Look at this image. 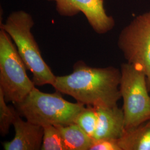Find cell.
Returning a JSON list of instances; mask_svg holds the SVG:
<instances>
[{
  "instance_id": "cell-15",
  "label": "cell",
  "mask_w": 150,
  "mask_h": 150,
  "mask_svg": "<svg viewBox=\"0 0 150 150\" xmlns=\"http://www.w3.org/2000/svg\"><path fill=\"white\" fill-rule=\"evenodd\" d=\"M89 150H121L118 141L115 139H93Z\"/></svg>"
},
{
  "instance_id": "cell-5",
  "label": "cell",
  "mask_w": 150,
  "mask_h": 150,
  "mask_svg": "<svg viewBox=\"0 0 150 150\" xmlns=\"http://www.w3.org/2000/svg\"><path fill=\"white\" fill-rule=\"evenodd\" d=\"M120 90L123 100L125 129H132L150 118V96L145 74L128 62L121 65Z\"/></svg>"
},
{
  "instance_id": "cell-13",
  "label": "cell",
  "mask_w": 150,
  "mask_h": 150,
  "mask_svg": "<svg viewBox=\"0 0 150 150\" xmlns=\"http://www.w3.org/2000/svg\"><path fill=\"white\" fill-rule=\"evenodd\" d=\"M97 121L96 108L92 106H87L79 114L75 123L93 138L96 129Z\"/></svg>"
},
{
  "instance_id": "cell-14",
  "label": "cell",
  "mask_w": 150,
  "mask_h": 150,
  "mask_svg": "<svg viewBox=\"0 0 150 150\" xmlns=\"http://www.w3.org/2000/svg\"><path fill=\"white\" fill-rule=\"evenodd\" d=\"M17 113L16 108L7 105L4 95L0 90V134L2 136L8 134Z\"/></svg>"
},
{
  "instance_id": "cell-1",
  "label": "cell",
  "mask_w": 150,
  "mask_h": 150,
  "mask_svg": "<svg viewBox=\"0 0 150 150\" xmlns=\"http://www.w3.org/2000/svg\"><path fill=\"white\" fill-rule=\"evenodd\" d=\"M121 70L108 66L93 67L79 61L69 75L56 76L52 86L58 92L75 98L85 106L110 107L121 98Z\"/></svg>"
},
{
  "instance_id": "cell-6",
  "label": "cell",
  "mask_w": 150,
  "mask_h": 150,
  "mask_svg": "<svg viewBox=\"0 0 150 150\" xmlns=\"http://www.w3.org/2000/svg\"><path fill=\"white\" fill-rule=\"evenodd\" d=\"M118 47L127 62L145 74L150 91V11L137 16L123 28Z\"/></svg>"
},
{
  "instance_id": "cell-2",
  "label": "cell",
  "mask_w": 150,
  "mask_h": 150,
  "mask_svg": "<svg viewBox=\"0 0 150 150\" xmlns=\"http://www.w3.org/2000/svg\"><path fill=\"white\" fill-rule=\"evenodd\" d=\"M34 25L32 16L23 11L11 13L1 28L5 30L16 45L22 59L33 76L35 86L53 84L56 76L44 61L31 32Z\"/></svg>"
},
{
  "instance_id": "cell-4",
  "label": "cell",
  "mask_w": 150,
  "mask_h": 150,
  "mask_svg": "<svg viewBox=\"0 0 150 150\" xmlns=\"http://www.w3.org/2000/svg\"><path fill=\"white\" fill-rule=\"evenodd\" d=\"M16 45L5 30L0 31V90L7 102L22 101L35 85Z\"/></svg>"
},
{
  "instance_id": "cell-10",
  "label": "cell",
  "mask_w": 150,
  "mask_h": 150,
  "mask_svg": "<svg viewBox=\"0 0 150 150\" xmlns=\"http://www.w3.org/2000/svg\"><path fill=\"white\" fill-rule=\"evenodd\" d=\"M117 141L121 150H150V118L135 127L125 129Z\"/></svg>"
},
{
  "instance_id": "cell-8",
  "label": "cell",
  "mask_w": 150,
  "mask_h": 150,
  "mask_svg": "<svg viewBox=\"0 0 150 150\" xmlns=\"http://www.w3.org/2000/svg\"><path fill=\"white\" fill-rule=\"evenodd\" d=\"M15 136L12 140L2 144L5 150H41L43 127L26 120L24 121L17 113L13 125Z\"/></svg>"
},
{
  "instance_id": "cell-11",
  "label": "cell",
  "mask_w": 150,
  "mask_h": 150,
  "mask_svg": "<svg viewBox=\"0 0 150 150\" xmlns=\"http://www.w3.org/2000/svg\"><path fill=\"white\" fill-rule=\"evenodd\" d=\"M56 126L62 136L67 150H89L93 138L77 123Z\"/></svg>"
},
{
  "instance_id": "cell-3",
  "label": "cell",
  "mask_w": 150,
  "mask_h": 150,
  "mask_svg": "<svg viewBox=\"0 0 150 150\" xmlns=\"http://www.w3.org/2000/svg\"><path fill=\"white\" fill-rule=\"evenodd\" d=\"M15 105L21 117L42 127L75 123L79 114L86 107L78 102L64 100L59 93H45L36 87L22 101Z\"/></svg>"
},
{
  "instance_id": "cell-9",
  "label": "cell",
  "mask_w": 150,
  "mask_h": 150,
  "mask_svg": "<svg viewBox=\"0 0 150 150\" xmlns=\"http://www.w3.org/2000/svg\"><path fill=\"white\" fill-rule=\"evenodd\" d=\"M96 108V107H95ZM98 121L94 139L118 140L125 131V116L122 108L117 105L97 107Z\"/></svg>"
},
{
  "instance_id": "cell-12",
  "label": "cell",
  "mask_w": 150,
  "mask_h": 150,
  "mask_svg": "<svg viewBox=\"0 0 150 150\" xmlns=\"http://www.w3.org/2000/svg\"><path fill=\"white\" fill-rule=\"evenodd\" d=\"M42 150H67L62 136L58 128L54 125L43 127Z\"/></svg>"
},
{
  "instance_id": "cell-7",
  "label": "cell",
  "mask_w": 150,
  "mask_h": 150,
  "mask_svg": "<svg viewBox=\"0 0 150 150\" xmlns=\"http://www.w3.org/2000/svg\"><path fill=\"white\" fill-rule=\"evenodd\" d=\"M54 1L60 15L71 17L82 12L95 32L104 34L110 31L115 22L105 11L103 0H47Z\"/></svg>"
}]
</instances>
